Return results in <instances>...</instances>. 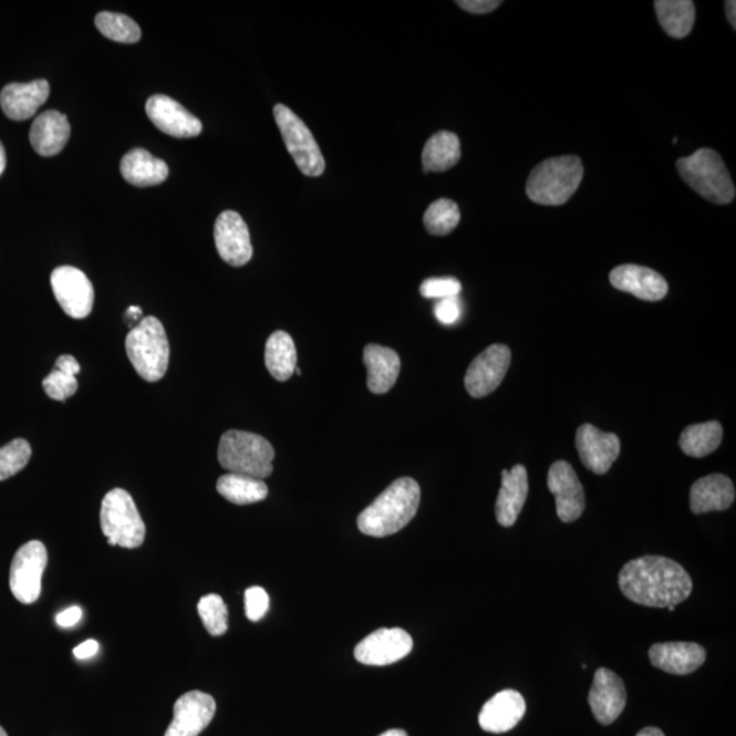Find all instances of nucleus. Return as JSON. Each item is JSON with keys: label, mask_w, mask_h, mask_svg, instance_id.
<instances>
[{"label": "nucleus", "mask_w": 736, "mask_h": 736, "mask_svg": "<svg viewBox=\"0 0 736 736\" xmlns=\"http://www.w3.org/2000/svg\"><path fill=\"white\" fill-rule=\"evenodd\" d=\"M667 610L671 612L675 611V605H668Z\"/></svg>", "instance_id": "603ef678"}, {"label": "nucleus", "mask_w": 736, "mask_h": 736, "mask_svg": "<svg viewBox=\"0 0 736 736\" xmlns=\"http://www.w3.org/2000/svg\"><path fill=\"white\" fill-rule=\"evenodd\" d=\"M43 387L50 398L55 400V402H66L69 397L74 396L76 388H79V382H76L75 376L54 369L51 374L45 376Z\"/></svg>", "instance_id": "e433bc0d"}, {"label": "nucleus", "mask_w": 736, "mask_h": 736, "mask_svg": "<svg viewBox=\"0 0 736 736\" xmlns=\"http://www.w3.org/2000/svg\"><path fill=\"white\" fill-rule=\"evenodd\" d=\"M625 683L609 668H599L594 673L588 703L594 718L603 726H609L622 715L626 706Z\"/></svg>", "instance_id": "2eb2a0df"}, {"label": "nucleus", "mask_w": 736, "mask_h": 736, "mask_svg": "<svg viewBox=\"0 0 736 736\" xmlns=\"http://www.w3.org/2000/svg\"><path fill=\"white\" fill-rule=\"evenodd\" d=\"M576 447L587 469L604 475L620 457L621 440L615 434L603 433L592 424H584L577 429Z\"/></svg>", "instance_id": "dca6fc26"}, {"label": "nucleus", "mask_w": 736, "mask_h": 736, "mask_svg": "<svg viewBox=\"0 0 736 736\" xmlns=\"http://www.w3.org/2000/svg\"><path fill=\"white\" fill-rule=\"evenodd\" d=\"M216 715V701L210 694L194 691L184 694L174 705V721L166 736H198Z\"/></svg>", "instance_id": "a211bd4d"}, {"label": "nucleus", "mask_w": 736, "mask_h": 736, "mask_svg": "<svg viewBox=\"0 0 736 736\" xmlns=\"http://www.w3.org/2000/svg\"><path fill=\"white\" fill-rule=\"evenodd\" d=\"M635 736H665L661 728L656 727H646L641 729V732Z\"/></svg>", "instance_id": "de8ad7c7"}, {"label": "nucleus", "mask_w": 736, "mask_h": 736, "mask_svg": "<svg viewBox=\"0 0 736 736\" xmlns=\"http://www.w3.org/2000/svg\"><path fill=\"white\" fill-rule=\"evenodd\" d=\"M735 11H736V3L734 2V0H728V2H726V13H727L728 22L732 23V27L734 28V31H735V27H736V13H735Z\"/></svg>", "instance_id": "a18cd8bd"}, {"label": "nucleus", "mask_w": 736, "mask_h": 736, "mask_svg": "<svg viewBox=\"0 0 736 736\" xmlns=\"http://www.w3.org/2000/svg\"><path fill=\"white\" fill-rule=\"evenodd\" d=\"M49 552L39 540L28 541L15 552L10 568V589L22 604L38 602Z\"/></svg>", "instance_id": "1a4fd4ad"}, {"label": "nucleus", "mask_w": 736, "mask_h": 736, "mask_svg": "<svg viewBox=\"0 0 736 736\" xmlns=\"http://www.w3.org/2000/svg\"><path fill=\"white\" fill-rule=\"evenodd\" d=\"M126 352L141 379L157 382L167 373L169 343L166 329L156 317H146L126 338Z\"/></svg>", "instance_id": "423d86ee"}, {"label": "nucleus", "mask_w": 736, "mask_h": 736, "mask_svg": "<svg viewBox=\"0 0 736 736\" xmlns=\"http://www.w3.org/2000/svg\"><path fill=\"white\" fill-rule=\"evenodd\" d=\"M217 491L235 505L261 502L269 494L263 480L238 474L222 475L217 481Z\"/></svg>", "instance_id": "2f4dec72"}, {"label": "nucleus", "mask_w": 736, "mask_h": 736, "mask_svg": "<svg viewBox=\"0 0 736 736\" xmlns=\"http://www.w3.org/2000/svg\"><path fill=\"white\" fill-rule=\"evenodd\" d=\"M99 647L100 646L97 641L87 640L85 643L75 646L73 653L76 659H80V661H86V659H91L96 655Z\"/></svg>", "instance_id": "c03bdc74"}, {"label": "nucleus", "mask_w": 736, "mask_h": 736, "mask_svg": "<svg viewBox=\"0 0 736 736\" xmlns=\"http://www.w3.org/2000/svg\"><path fill=\"white\" fill-rule=\"evenodd\" d=\"M706 651L696 643L673 641L651 646L650 661L653 667L673 675H687L705 663Z\"/></svg>", "instance_id": "412c9836"}, {"label": "nucleus", "mask_w": 736, "mask_h": 736, "mask_svg": "<svg viewBox=\"0 0 736 736\" xmlns=\"http://www.w3.org/2000/svg\"><path fill=\"white\" fill-rule=\"evenodd\" d=\"M0 736H9L8 733L4 732V728L0 726Z\"/></svg>", "instance_id": "3c124183"}, {"label": "nucleus", "mask_w": 736, "mask_h": 736, "mask_svg": "<svg viewBox=\"0 0 736 736\" xmlns=\"http://www.w3.org/2000/svg\"><path fill=\"white\" fill-rule=\"evenodd\" d=\"M198 614L204 626L214 637H220L228 630V608L220 594L210 593L198 603Z\"/></svg>", "instance_id": "f704fd0d"}, {"label": "nucleus", "mask_w": 736, "mask_h": 736, "mask_svg": "<svg viewBox=\"0 0 736 736\" xmlns=\"http://www.w3.org/2000/svg\"><path fill=\"white\" fill-rule=\"evenodd\" d=\"M584 178V166L577 156L547 158L532 169L527 194L535 204L559 206L567 204Z\"/></svg>", "instance_id": "7ed1b4c3"}, {"label": "nucleus", "mask_w": 736, "mask_h": 736, "mask_svg": "<svg viewBox=\"0 0 736 736\" xmlns=\"http://www.w3.org/2000/svg\"><path fill=\"white\" fill-rule=\"evenodd\" d=\"M294 373H297L298 375L302 374V373H300V370L298 367L294 369Z\"/></svg>", "instance_id": "864d4df0"}, {"label": "nucleus", "mask_w": 736, "mask_h": 736, "mask_svg": "<svg viewBox=\"0 0 736 736\" xmlns=\"http://www.w3.org/2000/svg\"><path fill=\"white\" fill-rule=\"evenodd\" d=\"M50 97V84L45 80L28 82V84H9L0 93V105L4 115L13 121L31 120Z\"/></svg>", "instance_id": "4be33fe9"}, {"label": "nucleus", "mask_w": 736, "mask_h": 736, "mask_svg": "<svg viewBox=\"0 0 736 736\" xmlns=\"http://www.w3.org/2000/svg\"><path fill=\"white\" fill-rule=\"evenodd\" d=\"M6 168V151L2 143H0V175L3 174Z\"/></svg>", "instance_id": "09e8293b"}, {"label": "nucleus", "mask_w": 736, "mask_h": 736, "mask_svg": "<svg viewBox=\"0 0 736 736\" xmlns=\"http://www.w3.org/2000/svg\"><path fill=\"white\" fill-rule=\"evenodd\" d=\"M682 179L701 197L716 205L732 204L736 188L726 164L717 152L703 147L676 162Z\"/></svg>", "instance_id": "20e7f679"}, {"label": "nucleus", "mask_w": 736, "mask_h": 736, "mask_svg": "<svg viewBox=\"0 0 736 736\" xmlns=\"http://www.w3.org/2000/svg\"><path fill=\"white\" fill-rule=\"evenodd\" d=\"M145 110L153 125L170 137L194 138L203 133V122L164 94H155L147 100Z\"/></svg>", "instance_id": "f3484780"}, {"label": "nucleus", "mask_w": 736, "mask_h": 736, "mask_svg": "<svg viewBox=\"0 0 736 736\" xmlns=\"http://www.w3.org/2000/svg\"><path fill=\"white\" fill-rule=\"evenodd\" d=\"M94 23L105 38L117 41V43L133 44L141 39V29L137 22L125 14L103 11V13L96 15Z\"/></svg>", "instance_id": "72a5a7b5"}, {"label": "nucleus", "mask_w": 736, "mask_h": 736, "mask_svg": "<svg viewBox=\"0 0 736 736\" xmlns=\"http://www.w3.org/2000/svg\"><path fill=\"white\" fill-rule=\"evenodd\" d=\"M363 361L367 367V386L371 393L385 394L396 384L402 361L398 353L386 346L369 344Z\"/></svg>", "instance_id": "a878e982"}, {"label": "nucleus", "mask_w": 736, "mask_h": 736, "mask_svg": "<svg viewBox=\"0 0 736 736\" xmlns=\"http://www.w3.org/2000/svg\"><path fill=\"white\" fill-rule=\"evenodd\" d=\"M269 594L261 587H251L245 592L246 616L251 622L261 621L269 610Z\"/></svg>", "instance_id": "58836bf2"}, {"label": "nucleus", "mask_w": 736, "mask_h": 736, "mask_svg": "<svg viewBox=\"0 0 736 736\" xmlns=\"http://www.w3.org/2000/svg\"><path fill=\"white\" fill-rule=\"evenodd\" d=\"M547 486L556 497L559 520L563 522L579 520L585 510V493L574 468L568 462L553 463Z\"/></svg>", "instance_id": "ddd939ff"}, {"label": "nucleus", "mask_w": 736, "mask_h": 736, "mask_svg": "<svg viewBox=\"0 0 736 736\" xmlns=\"http://www.w3.org/2000/svg\"><path fill=\"white\" fill-rule=\"evenodd\" d=\"M655 10L663 31L674 39L686 38L696 21L692 0H656Z\"/></svg>", "instance_id": "c756f323"}, {"label": "nucleus", "mask_w": 736, "mask_h": 736, "mask_svg": "<svg viewBox=\"0 0 736 736\" xmlns=\"http://www.w3.org/2000/svg\"><path fill=\"white\" fill-rule=\"evenodd\" d=\"M735 487L732 479L721 474L705 476L692 486L691 509L694 515L723 511L732 508Z\"/></svg>", "instance_id": "393cba45"}, {"label": "nucleus", "mask_w": 736, "mask_h": 736, "mask_svg": "<svg viewBox=\"0 0 736 736\" xmlns=\"http://www.w3.org/2000/svg\"><path fill=\"white\" fill-rule=\"evenodd\" d=\"M723 439L722 424L715 421L692 424L683 429L680 446L685 455L703 458L714 453Z\"/></svg>", "instance_id": "7c9ffc66"}, {"label": "nucleus", "mask_w": 736, "mask_h": 736, "mask_svg": "<svg viewBox=\"0 0 736 736\" xmlns=\"http://www.w3.org/2000/svg\"><path fill=\"white\" fill-rule=\"evenodd\" d=\"M511 352L504 344H493L475 357L465 374L469 396L483 398L496 392L510 367Z\"/></svg>", "instance_id": "9d476101"}, {"label": "nucleus", "mask_w": 736, "mask_h": 736, "mask_svg": "<svg viewBox=\"0 0 736 736\" xmlns=\"http://www.w3.org/2000/svg\"><path fill=\"white\" fill-rule=\"evenodd\" d=\"M458 6L468 13L487 14L499 8V0H458Z\"/></svg>", "instance_id": "a19ab883"}, {"label": "nucleus", "mask_w": 736, "mask_h": 736, "mask_svg": "<svg viewBox=\"0 0 736 736\" xmlns=\"http://www.w3.org/2000/svg\"><path fill=\"white\" fill-rule=\"evenodd\" d=\"M82 618V610L80 608H70L68 610H64L61 612V614H58L56 616V623L59 626L68 629V628H73L81 621Z\"/></svg>", "instance_id": "79ce46f5"}, {"label": "nucleus", "mask_w": 736, "mask_h": 736, "mask_svg": "<svg viewBox=\"0 0 736 736\" xmlns=\"http://www.w3.org/2000/svg\"><path fill=\"white\" fill-rule=\"evenodd\" d=\"M274 449L261 435L229 429L219 445V463L228 474L263 480L273 473Z\"/></svg>", "instance_id": "39448f33"}, {"label": "nucleus", "mask_w": 736, "mask_h": 736, "mask_svg": "<svg viewBox=\"0 0 736 736\" xmlns=\"http://www.w3.org/2000/svg\"><path fill=\"white\" fill-rule=\"evenodd\" d=\"M298 353L293 340L286 332H274L267 341L265 364L274 380L286 382L297 369Z\"/></svg>", "instance_id": "c85d7f7f"}, {"label": "nucleus", "mask_w": 736, "mask_h": 736, "mask_svg": "<svg viewBox=\"0 0 736 736\" xmlns=\"http://www.w3.org/2000/svg\"><path fill=\"white\" fill-rule=\"evenodd\" d=\"M100 524L110 546L133 550L144 543L145 522L133 497L123 488H114L104 497Z\"/></svg>", "instance_id": "0eeeda50"}, {"label": "nucleus", "mask_w": 736, "mask_h": 736, "mask_svg": "<svg viewBox=\"0 0 736 736\" xmlns=\"http://www.w3.org/2000/svg\"><path fill=\"white\" fill-rule=\"evenodd\" d=\"M380 736H408V734H406L404 729H387V732Z\"/></svg>", "instance_id": "8fccbe9b"}, {"label": "nucleus", "mask_w": 736, "mask_h": 736, "mask_svg": "<svg viewBox=\"0 0 736 736\" xmlns=\"http://www.w3.org/2000/svg\"><path fill=\"white\" fill-rule=\"evenodd\" d=\"M141 314H143V310L137 308V305H132V308H128L126 311V317L129 322H137Z\"/></svg>", "instance_id": "49530a36"}, {"label": "nucleus", "mask_w": 736, "mask_h": 736, "mask_svg": "<svg viewBox=\"0 0 736 736\" xmlns=\"http://www.w3.org/2000/svg\"><path fill=\"white\" fill-rule=\"evenodd\" d=\"M421 487L411 478L393 481L391 486L357 517L361 532L373 538H386L402 531L417 514Z\"/></svg>", "instance_id": "f03ea898"}, {"label": "nucleus", "mask_w": 736, "mask_h": 736, "mask_svg": "<svg viewBox=\"0 0 736 736\" xmlns=\"http://www.w3.org/2000/svg\"><path fill=\"white\" fill-rule=\"evenodd\" d=\"M435 317L444 325H452L460 320L462 304L457 298L440 299L434 309Z\"/></svg>", "instance_id": "ea45409f"}, {"label": "nucleus", "mask_w": 736, "mask_h": 736, "mask_svg": "<svg viewBox=\"0 0 736 736\" xmlns=\"http://www.w3.org/2000/svg\"><path fill=\"white\" fill-rule=\"evenodd\" d=\"M527 712L526 699L516 691H502L487 701L479 714L481 729L504 734L514 729Z\"/></svg>", "instance_id": "aec40b11"}, {"label": "nucleus", "mask_w": 736, "mask_h": 736, "mask_svg": "<svg viewBox=\"0 0 736 736\" xmlns=\"http://www.w3.org/2000/svg\"><path fill=\"white\" fill-rule=\"evenodd\" d=\"M611 286L634 294L646 302H659L667 297L668 284L655 270L639 265H621L610 273Z\"/></svg>", "instance_id": "6ab92c4d"}, {"label": "nucleus", "mask_w": 736, "mask_h": 736, "mask_svg": "<svg viewBox=\"0 0 736 736\" xmlns=\"http://www.w3.org/2000/svg\"><path fill=\"white\" fill-rule=\"evenodd\" d=\"M462 158V144L455 133L438 132L423 147L424 173H445L456 166Z\"/></svg>", "instance_id": "cd10ccee"}, {"label": "nucleus", "mask_w": 736, "mask_h": 736, "mask_svg": "<svg viewBox=\"0 0 736 736\" xmlns=\"http://www.w3.org/2000/svg\"><path fill=\"white\" fill-rule=\"evenodd\" d=\"M121 173L128 184L149 187L163 184L168 178L169 169L160 158L137 147L122 158Z\"/></svg>", "instance_id": "bb28decb"}, {"label": "nucleus", "mask_w": 736, "mask_h": 736, "mask_svg": "<svg viewBox=\"0 0 736 736\" xmlns=\"http://www.w3.org/2000/svg\"><path fill=\"white\" fill-rule=\"evenodd\" d=\"M52 291L64 313L82 320L92 313L94 290L87 276L74 267H59L51 274Z\"/></svg>", "instance_id": "9b49d317"}, {"label": "nucleus", "mask_w": 736, "mask_h": 736, "mask_svg": "<svg viewBox=\"0 0 736 736\" xmlns=\"http://www.w3.org/2000/svg\"><path fill=\"white\" fill-rule=\"evenodd\" d=\"M528 473L524 465H516L510 470H502V485L496 504L499 526L514 527L528 497Z\"/></svg>", "instance_id": "5701e85b"}, {"label": "nucleus", "mask_w": 736, "mask_h": 736, "mask_svg": "<svg viewBox=\"0 0 736 736\" xmlns=\"http://www.w3.org/2000/svg\"><path fill=\"white\" fill-rule=\"evenodd\" d=\"M273 114L287 149L297 163L300 173L313 176V178L325 173V158L322 156L313 133L304 125V122L284 104H277Z\"/></svg>", "instance_id": "6e6552de"}, {"label": "nucleus", "mask_w": 736, "mask_h": 736, "mask_svg": "<svg viewBox=\"0 0 736 736\" xmlns=\"http://www.w3.org/2000/svg\"><path fill=\"white\" fill-rule=\"evenodd\" d=\"M32 447L25 439H14L0 447V481L10 479L31 460Z\"/></svg>", "instance_id": "c9c22d12"}, {"label": "nucleus", "mask_w": 736, "mask_h": 736, "mask_svg": "<svg viewBox=\"0 0 736 736\" xmlns=\"http://www.w3.org/2000/svg\"><path fill=\"white\" fill-rule=\"evenodd\" d=\"M618 584L630 602L655 609L678 605L693 591L687 571L673 559L657 556L628 562L620 571Z\"/></svg>", "instance_id": "f257e3e1"}, {"label": "nucleus", "mask_w": 736, "mask_h": 736, "mask_svg": "<svg viewBox=\"0 0 736 736\" xmlns=\"http://www.w3.org/2000/svg\"><path fill=\"white\" fill-rule=\"evenodd\" d=\"M414 640L400 628L379 629L355 647L357 662L366 665H388L408 656Z\"/></svg>", "instance_id": "f8f14e48"}, {"label": "nucleus", "mask_w": 736, "mask_h": 736, "mask_svg": "<svg viewBox=\"0 0 736 736\" xmlns=\"http://www.w3.org/2000/svg\"><path fill=\"white\" fill-rule=\"evenodd\" d=\"M462 288V282L455 277H433L423 281L421 293L426 299L457 298Z\"/></svg>", "instance_id": "4c0bfd02"}, {"label": "nucleus", "mask_w": 736, "mask_h": 736, "mask_svg": "<svg viewBox=\"0 0 736 736\" xmlns=\"http://www.w3.org/2000/svg\"><path fill=\"white\" fill-rule=\"evenodd\" d=\"M55 369L62 371V373L76 376L80 373L81 366L80 363L75 361V357L72 355H62L58 357Z\"/></svg>", "instance_id": "37998d69"}, {"label": "nucleus", "mask_w": 736, "mask_h": 736, "mask_svg": "<svg viewBox=\"0 0 736 736\" xmlns=\"http://www.w3.org/2000/svg\"><path fill=\"white\" fill-rule=\"evenodd\" d=\"M215 241L222 261L231 267L240 268L250 262L252 246L249 228L237 211L226 210L217 217Z\"/></svg>", "instance_id": "4468645a"}, {"label": "nucleus", "mask_w": 736, "mask_h": 736, "mask_svg": "<svg viewBox=\"0 0 736 736\" xmlns=\"http://www.w3.org/2000/svg\"><path fill=\"white\" fill-rule=\"evenodd\" d=\"M70 134H72V127H70L66 115L50 110L34 120L29 138H31L33 149L40 156L52 157L63 151Z\"/></svg>", "instance_id": "b1692460"}, {"label": "nucleus", "mask_w": 736, "mask_h": 736, "mask_svg": "<svg viewBox=\"0 0 736 736\" xmlns=\"http://www.w3.org/2000/svg\"><path fill=\"white\" fill-rule=\"evenodd\" d=\"M462 220L460 208L452 199L442 198L428 206L424 214V227L435 237H445L455 231Z\"/></svg>", "instance_id": "473e14b6"}]
</instances>
